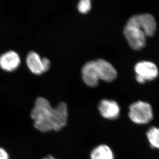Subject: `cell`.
I'll return each instance as SVG.
<instances>
[{"label": "cell", "mask_w": 159, "mask_h": 159, "mask_svg": "<svg viewBox=\"0 0 159 159\" xmlns=\"http://www.w3.org/2000/svg\"><path fill=\"white\" fill-rule=\"evenodd\" d=\"M31 117L35 128L41 132L59 131L67 124L68 106L65 102H60L53 108L47 99L38 98L31 112Z\"/></svg>", "instance_id": "6da1fadb"}, {"label": "cell", "mask_w": 159, "mask_h": 159, "mask_svg": "<svg viewBox=\"0 0 159 159\" xmlns=\"http://www.w3.org/2000/svg\"><path fill=\"white\" fill-rule=\"evenodd\" d=\"M129 117L137 124H146L153 118L152 107L147 102L139 101L132 104L129 108Z\"/></svg>", "instance_id": "7a4b0ae2"}, {"label": "cell", "mask_w": 159, "mask_h": 159, "mask_svg": "<svg viewBox=\"0 0 159 159\" xmlns=\"http://www.w3.org/2000/svg\"><path fill=\"white\" fill-rule=\"evenodd\" d=\"M124 34L129 46L134 50H140L145 46L147 37L137 26L127 22L124 28Z\"/></svg>", "instance_id": "3957f363"}, {"label": "cell", "mask_w": 159, "mask_h": 159, "mask_svg": "<svg viewBox=\"0 0 159 159\" xmlns=\"http://www.w3.org/2000/svg\"><path fill=\"white\" fill-rule=\"evenodd\" d=\"M127 23L134 24L141 29L146 37H152L156 32V21L151 14L146 13L134 15L129 18Z\"/></svg>", "instance_id": "277c9868"}, {"label": "cell", "mask_w": 159, "mask_h": 159, "mask_svg": "<svg viewBox=\"0 0 159 159\" xmlns=\"http://www.w3.org/2000/svg\"><path fill=\"white\" fill-rule=\"evenodd\" d=\"M134 70L136 79L139 83L144 84L146 81H152L158 77L159 70L152 62L142 61L135 65Z\"/></svg>", "instance_id": "5b68a950"}, {"label": "cell", "mask_w": 159, "mask_h": 159, "mask_svg": "<svg viewBox=\"0 0 159 159\" xmlns=\"http://www.w3.org/2000/svg\"><path fill=\"white\" fill-rule=\"evenodd\" d=\"M26 64L29 70L36 75H40L47 72L51 65L49 59L47 57L42 58L35 51H31L27 54Z\"/></svg>", "instance_id": "8992f818"}, {"label": "cell", "mask_w": 159, "mask_h": 159, "mask_svg": "<svg viewBox=\"0 0 159 159\" xmlns=\"http://www.w3.org/2000/svg\"><path fill=\"white\" fill-rule=\"evenodd\" d=\"M82 77L84 82L90 87H96L101 80L99 69L96 60L88 62L82 68Z\"/></svg>", "instance_id": "52a82bcc"}, {"label": "cell", "mask_w": 159, "mask_h": 159, "mask_svg": "<svg viewBox=\"0 0 159 159\" xmlns=\"http://www.w3.org/2000/svg\"><path fill=\"white\" fill-rule=\"evenodd\" d=\"M20 63L19 55L15 51H7L0 56V68L5 71H14L19 67Z\"/></svg>", "instance_id": "ba28073f"}, {"label": "cell", "mask_w": 159, "mask_h": 159, "mask_svg": "<svg viewBox=\"0 0 159 159\" xmlns=\"http://www.w3.org/2000/svg\"><path fill=\"white\" fill-rule=\"evenodd\" d=\"M98 109L101 115L108 119L117 118L120 112V108L117 102L107 99L101 101L98 105Z\"/></svg>", "instance_id": "9c48e42d"}, {"label": "cell", "mask_w": 159, "mask_h": 159, "mask_svg": "<svg viewBox=\"0 0 159 159\" xmlns=\"http://www.w3.org/2000/svg\"><path fill=\"white\" fill-rule=\"evenodd\" d=\"M96 60L100 72L101 80L110 82L116 78L117 71L112 65L103 59H98Z\"/></svg>", "instance_id": "30bf717a"}, {"label": "cell", "mask_w": 159, "mask_h": 159, "mask_svg": "<svg viewBox=\"0 0 159 159\" xmlns=\"http://www.w3.org/2000/svg\"><path fill=\"white\" fill-rule=\"evenodd\" d=\"M91 159H114L111 148L105 145H101L94 149L90 155Z\"/></svg>", "instance_id": "8fae6325"}, {"label": "cell", "mask_w": 159, "mask_h": 159, "mask_svg": "<svg viewBox=\"0 0 159 159\" xmlns=\"http://www.w3.org/2000/svg\"><path fill=\"white\" fill-rule=\"evenodd\" d=\"M147 137L151 146L159 149V128H150L147 132Z\"/></svg>", "instance_id": "7c38bea8"}, {"label": "cell", "mask_w": 159, "mask_h": 159, "mask_svg": "<svg viewBox=\"0 0 159 159\" xmlns=\"http://www.w3.org/2000/svg\"><path fill=\"white\" fill-rule=\"evenodd\" d=\"M91 0H80L77 5V9L81 14H86L91 9Z\"/></svg>", "instance_id": "4fadbf2b"}, {"label": "cell", "mask_w": 159, "mask_h": 159, "mask_svg": "<svg viewBox=\"0 0 159 159\" xmlns=\"http://www.w3.org/2000/svg\"><path fill=\"white\" fill-rule=\"evenodd\" d=\"M0 159H9L7 152L2 148L0 147Z\"/></svg>", "instance_id": "5bb4252c"}, {"label": "cell", "mask_w": 159, "mask_h": 159, "mask_svg": "<svg viewBox=\"0 0 159 159\" xmlns=\"http://www.w3.org/2000/svg\"><path fill=\"white\" fill-rule=\"evenodd\" d=\"M43 159H56L54 158L53 156H48L46 157L45 158H44Z\"/></svg>", "instance_id": "9a60e30c"}]
</instances>
